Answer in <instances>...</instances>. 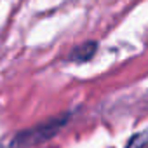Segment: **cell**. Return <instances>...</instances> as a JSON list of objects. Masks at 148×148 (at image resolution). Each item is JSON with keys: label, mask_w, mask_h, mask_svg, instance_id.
<instances>
[{"label": "cell", "mask_w": 148, "mask_h": 148, "mask_svg": "<svg viewBox=\"0 0 148 148\" xmlns=\"http://www.w3.org/2000/svg\"><path fill=\"white\" fill-rule=\"evenodd\" d=\"M68 119H70V115L52 117L42 124H37L33 127H28V129L18 132L11 141V148H28V146H35V145H40V143L54 138L66 125Z\"/></svg>", "instance_id": "6da1fadb"}, {"label": "cell", "mask_w": 148, "mask_h": 148, "mask_svg": "<svg viewBox=\"0 0 148 148\" xmlns=\"http://www.w3.org/2000/svg\"><path fill=\"white\" fill-rule=\"evenodd\" d=\"M96 51H98V42H84L68 54V61H73V63L89 61L96 54Z\"/></svg>", "instance_id": "7a4b0ae2"}, {"label": "cell", "mask_w": 148, "mask_h": 148, "mask_svg": "<svg viewBox=\"0 0 148 148\" xmlns=\"http://www.w3.org/2000/svg\"><path fill=\"white\" fill-rule=\"evenodd\" d=\"M125 148H148V129L139 131L134 136H131Z\"/></svg>", "instance_id": "3957f363"}, {"label": "cell", "mask_w": 148, "mask_h": 148, "mask_svg": "<svg viewBox=\"0 0 148 148\" xmlns=\"http://www.w3.org/2000/svg\"><path fill=\"white\" fill-rule=\"evenodd\" d=\"M0 148H4V146H2V145H0Z\"/></svg>", "instance_id": "277c9868"}]
</instances>
